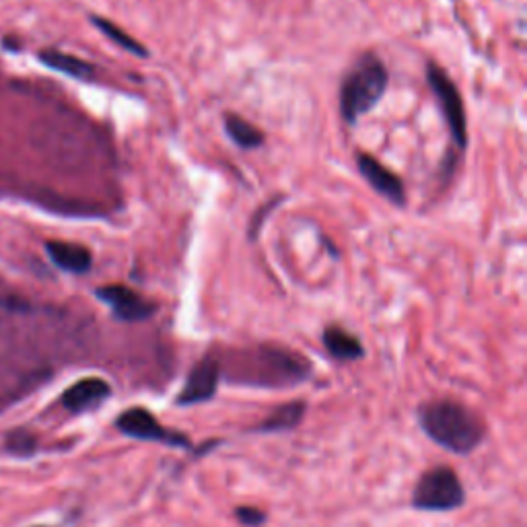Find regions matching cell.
<instances>
[{"label":"cell","mask_w":527,"mask_h":527,"mask_svg":"<svg viewBox=\"0 0 527 527\" xmlns=\"http://www.w3.org/2000/svg\"><path fill=\"white\" fill-rule=\"evenodd\" d=\"M221 363V377L248 385V388L287 390L311 377L309 361L287 348L258 346L254 350H237L227 363Z\"/></svg>","instance_id":"cell-1"},{"label":"cell","mask_w":527,"mask_h":527,"mask_svg":"<svg viewBox=\"0 0 527 527\" xmlns=\"http://www.w3.org/2000/svg\"><path fill=\"white\" fill-rule=\"evenodd\" d=\"M416 416L425 435L451 453L468 455L486 437L484 420L462 402L431 400L418 406Z\"/></svg>","instance_id":"cell-2"},{"label":"cell","mask_w":527,"mask_h":527,"mask_svg":"<svg viewBox=\"0 0 527 527\" xmlns=\"http://www.w3.org/2000/svg\"><path fill=\"white\" fill-rule=\"evenodd\" d=\"M390 73L383 60L365 54L348 70L340 85V114L348 126H355L361 116L369 114L383 93L388 91Z\"/></svg>","instance_id":"cell-3"},{"label":"cell","mask_w":527,"mask_h":527,"mask_svg":"<svg viewBox=\"0 0 527 527\" xmlns=\"http://www.w3.org/2000/svg\"><path fill=\"white\" fill-rule=\"evenodd\" d=\"M466 503V490L449 466H437L418 478L412 490V505L418 511H455Z\"/></svg>","instance_id":"cell-4"},{"label":"cell","mask_w":527,"mask_h":527,"mask_svg":"<svg viewBox=\"0 0 527 527\" xmlns=\"http://www.w3.org/2000/svg\"><path fill=\"white\" fill-rule=\"evenodd\" d=\"M427 81L439 101V108L451 132L453 143L458 145L460 151H464L468 147V120L458 85H455L445 70L435 62L427 64Z\"/></svg>","instance_id":"cell-5"},{"label":"cell","mask_w":527,"mask_h":527,"mask_svg":"<svg viewBox=\"0 0 527 527\" xmlns=\"http://www.w3.org/2000/svg\"><path fill=\"white\" fill-rule=\"evenodd\" d=\"M116 429L136 441H147V443H161L167 447H178V449H192V443L186 435L171 431L163 427L155 414L143 406H134L124 410L116 418Z\"/></svg>","instance_id":"cell-6"},{"label":"cell","mask_w":527,"mask_h":527,"mask_svg":"<svg viewBox=\"0 0 527 527\" xmlns=\"http://www.w3.org/2000/svg\"><path fill=\"white\" fill-rule=\"evenodd\" d=\"M97 299H101L114 313V318L126 324L147 322L157 313L159 305L149 301L134 289L126 285H105L95 291Z\"/></svg>","instance_id":"cell-7"},{"label":"cell","mask_w":527,"mask_h":527,"mask_svg":"<svg viewBox=\"0 0 527 527\" xmlns=\"http://www.w3.org/2000/svg\"><path fill=\"white\" fill-rule=\"evenodd\" d=\"M221 363L215 355H206L204 359H200L188 379L186 385L182 388V392L175 398V404L178 406H196L202 402L213 400L217 390H219V383H221Z\"/></svg>","instance_id":"cell-8"},{"label":"cell","mask_w":527,"mask_h":527,"mask_svg":"<svg viewBox=\"0 0 527 527\" xmlns=\"http://www.w3.org/2000/svg\"><path fill=\"white\" fill-rule=\"evenodd\" d=\"M357 167H359V173L367 180V184L377 194H381L383 198H388L390 202H394L398 206L406 204L404 182L398 178L392 169H388L383 163H379L375 157H371L367 153L357 155Z\"/></svg>","instance_id":"cell-9"},{"label":"cell","mask_w":527,"mask_h":527,"mask_svg":"<svg viewBox=\"0 0 527 527\" xmlns=\"http://www.w3.org/2000/svg\"><path fill=\"white\" fill-rule=\"evenodd\" d=\"M112 396V385L101 377H85L62 394V406L73 412L83 414L99 408L103 402H108Z\"/></svg>","instance_id":"cell-10"},{"label":"cell","mask_w":527,"mask_h":527,"mask_svg":"<svg viewBox=\"0 0 527 527\" xmlns=\"http://www.w3.org/2000/svg\"><path fill=\"white\" fill-rule=\"evenodd\" d=\"M46 252L50 256V260L66 270V272H73V274H85L91 270L93 266V256L91 252L85 248V245L79 243H70V241H58L52 239L46 243Z\"/></svg>","instance_id":"cell-11"},{"label":"cell","mask_w":527,"mask_h":527,"mask_svg":"<svg viewBox=\"0 0 527 527\" xmlns=\"http://www.w3.org/2000/svg\"><path fill=\"white\" fill-rule=\"evenodd\" d=\"M322 342L330 357L340 363H353L365 357V348L361 340L340 326H328L322 334Z\"/></svg>","instance_id":"cell-12"},{"label":"cell","mask_w":527,"mask_h":527,"mask_svg":"<svg viewBox=\"0 0 527 527\" xmlns=\"http://www.w3.org/2000/svg\"><path fill=\"white\" fill-rule=\"evenodd\" d=\"M40 62L46 64L52 70H58V73L70 77V79H77V81H93L95 79V66L73 56V54H66L60 50H42L38 54Z\"/></svg>","instance_id":"cell-13"},{"label":"cell","mask_w":527,"mask_h":527,"mask_svg":"<svg viewBox=\"0 0 527 527\" xmlns=\"http://www.w3.org/2000/svg\"><path fill=\"white\" fill-rule=\"evenodd\" d=\"M307 412V404L303 400H293L283 406H278L266 420L258 423L252 431L254 433H280V431H293L301 425V420Z\"/></svg>","instance_id":"cell-14"},{"label":"cell","mask_w":527,"mask_h":527,"mask_svg":"<svg viewBox=\"0 0 527 527\" xmlns=\"http://www.w3.org/2000/svg\"><path fill=\"white\" fill-rule=\"evenodd\" d=\"M225 132L239 149L254 151L264 145V132L258 126H254L250 120H245L237 114L225 116Z\"/></svg>","instance_id":"cell-15"},{"label":"cell","mask_w":527,"mask_h":527,"mask_svg":"<svg viewBox=\"0 0 527 527\" xmlns=\"http://www.w3.org/2000/svg\"><path fill=\"white\" fill-rule=\"evenodd\" d=\"M91 21H93V25L105 35V38H110L116 46H120L122 50H126V52H130V54H134V56H140V58H149V48H145L143 44H140L136 38H132V35L130 33H126L120 25H116L114 21H110V19H103V17H97V15H93L91 17Z\"/></svg>","instance_id":"cell-16"},{"label":"cell","mask_w":527,"mask_h":527,"mask_svg":"<svg viewBox=\"0 0 527 527\" xmlns=\"http://www.w3.org/2000/svg\"><path fill=\"white\" fill-rule=\"evenodd\" d=\"M7 449L17 455V458H29L38 449V439H35L29 431L17 429L7 439Z\"/></svg>","instance_id":"cell-17"},{"label":"cell","mask_w":527,"mask_h":527,"mask_svg":"<svg viewBox=\"0 0 527 527\" xmlns=\"http://www.w3.org/2000/svg\"><path fill=\"white\" fill-rule=\"evenodd\" d=\"M280 202H285V196H274V198H270L266 204H262V206L256 210L254 217H252V221H250V225H248V237H250V241H256V239H258V235H260V231H262V225H264L266 219L274 213L276 206H278Z\"/></svg>","instance_id":"cell-18"},{"label":"cell","mask_w":527,"mask_h":527,"mask_svg":"<svg viewBox=\"0 0 527 527\" xmlns=\"http://www.w3.org/2000/svg\"><path fill=\"white\" fill-rule=\"evenodd\" d=\"M235 517L243 527H260L266 523V513L256 507H237Z\"/></svg>","instance_id":"cell-19"}]
</instances>
